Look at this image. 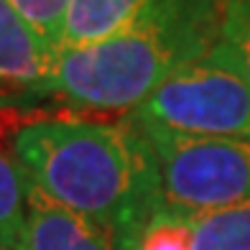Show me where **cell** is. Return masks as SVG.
<instances>
[{
  "instance_id": "cell-1",
  "label": "cell",
  "mask_w": 250,
  "mask_h": 250,
  "mask_svg": "<svg viewBox=\"0 0 250 250\" xmlns=\"http://www.w3.org/2000/svg\"><path fill=\"white\" fill-rule=\"evenodd\" d=\"M13 158L43 194L105 225L120 250H130L164 207L153 148L133 115L123 123H26L13 133Z\"/></svg>"
},
{
  "instance_id": "cell-2",
  "label": "cell",
  "mask_w": 250,
  "mask_h": 250,
  "mask_svg": "<svg viewBox=\"0 0 250 250\" xmlns=\"http://www.w3.org/2000/svg\"><path fill=\"white\" fill-rule=\"evenodd\" d=\"M220 18L217 0H184L112 39L64 49L46 95L100 110H135L176 66L217 43Z\"/></svg>"
},
{
  "instance_id": "cell-3",
  "label": "cell",
  "mask_w": 250,
  "mask_h": 250,
  "mask_svg": "<svg viewBox=\"0 0 250 250\" xmlns=\"http://www.w3.org/2000/svg\"><path fill=\"white\" fill-rule=\"evenodd\" d=\"M135 120L153 148L166 209L207 212L250 199V141L189 135Z\"/></svg>"
},
{
  "instance_id": "cell-4",
  "label": "cell",
  "mask_w": 250,
  "mask_h": 250,
  "mask_svg": "<svg viewBox=\"0 0 250 250\" xmlns=\"http://www.w3.org/2000/svg\"><path fill=\"white\" fill-rule=\"evenodd\" d=\"M133 115L189 135L250 141V84L212 46L176 66Z\"/></svg>"
},
{
  "instance_id": "cell-5",
  "label": "cell",
  "mask_w": 250,
  "mask_h": 250,
  "mask_svg": "<svg viewBox=\"0 0 250 250\" xmlns=\"http://www.w3.org/2000/svg\"><path fill=\"white\" fill-rule=\"evenodd\" d=\"M16 250H120L105 225L64 207L26 179V222Z\"/></svg>"
},
{
  "instance_id": "cell-6",
  "label": "cell",
  "mask_w": 250,
  "mask_h": 250,
  "mask_svg": "<svg viewBox=\"0 0 250 250\" xmlns=\"http://www.w3.org/2000/svg\"><path fill=\"white\" fill-rule=\"evenodd\" d=\"M56 51L28 21L0 0V97L46 95Z\"/></svg>"
},
{
  "instance_id": "cell-7",
  "label": "cell",
  "mask_w": 250,
  "mask_h": 250,
  "mask_svg": "<svg viewBox=\"0 0 250 250\" xmlns=\"http://www.w3.org/2000/svg\"><path fill=\"white\" fill-rule=\"evenodd\" d=\"M184 0H69L59 51L112 39Z\"/></svg>"
},
{
  "instance_id": "cell-8",
  "label": "cell",
  "mask_w": 250,
  "mask_h": 250,
  "mask_svg": "<svg viewBox=\"0 0 250 250\" xmlns=\"http://www.w3.org/2000/svg\"><path fill=\"white\" fill-rule=\"evenodd\" d=\"M181 214L191 227V250H250V199Z\"/></svg>"
},
{
  "instance_id": "cell-9",
  "label": "cell",
  "mask_w": 250,
  "mask_h": 250,
  "mask_svg": "<svg viewBox=\"0 0 250 250\" xmlns=\"http://www.w3.org/2000/svg\"><path fill=\"white\" fill-rule=\"evenodd\" d=\"M26 222V176L16 158L0 151V245L16 248Z\"/></svg>"
},
{
  "instance_id": "cell-10",
  "label": "cell",
  "mask_w": 250,
  "mask_h": 250,
  "mask_svg": "<svg viewBox=\"0 0 250 250\" xmlns=\"http://www.w3.org/2000/svg\"><path fill=\"white\" fill-rule=\"evenodd\" d=\"M214 49L250 84V0H225L222 3L220 39Z\"/></svg>"
},
{
  "instance_id": "cell-11",
  "label": "cell",
  "mask_w": 250,
  "mask_h": 250,
  "mask_svg": "<svg viewBox=\"0 0 250 250\" xmlns=\"http://www.w3.org/2000/svg\"><path fill=\"white\" fill-rule=\"evenodd\" d=\"M130 250H191V227L181 212L161 207L141 230Z\"/></svg>"
},
{
  "instance_id": "cell-12",
  "label": "cell",
  "mask_w": 250,
  "mask_h": 250,
  "mask_svg": "<svg viewBox=\"0 0 250 250\" xmlns=\"http://www.w3.org/2000/svg\"><path fill=\"white\" fill-rule=\"evenodd\" d=\"M10 5L59 51L69 0H10Z\"/></svg>"
},
{
  "instance_id": "cell-13",
  "label": "cell",
  "mask_w": 250,
  "mask_h": 250,
  "mask_svg": "<svg viewBox=\"0 0 250 250\" xmlns=\"http://www.w3.org/2000/svg\"><path fill=\"white\" fill-rule=\"evenodd\" d=\"M0 250H16V248H3V245H0Z\"/></svg>"
}]
</instances>
